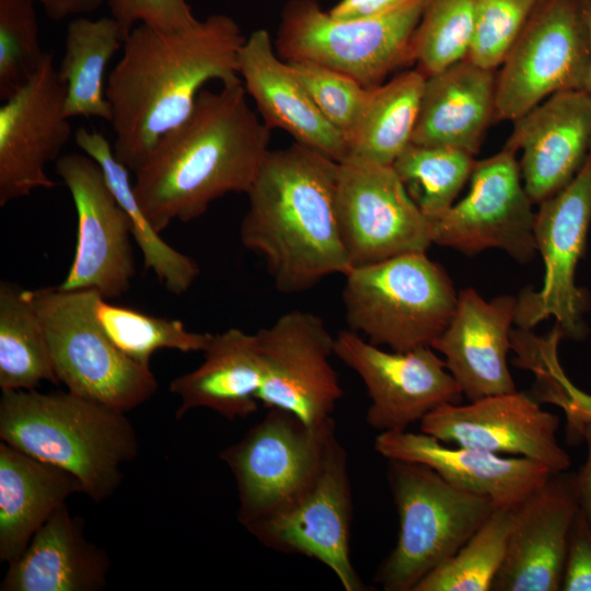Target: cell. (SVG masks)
I'll list each match as a JSON object with an SVG mask.
<instances>
[{"label": "cell", "instance_id": "obj_1", "mask_svg": "<svg viewBox=\"0 0 591 591\" xmlns=\"http://www.w3.org/2000/svg\"><path fill=\"white\" fill-rule=\"evenodd\" d=\"M244 40L236 22L224 14L175 32L137 25L105 86L116 159L135 172L159 140L189 116L205 83L241 80L237 57Z\"/></svg>", "mask_w": 591, "mask_h": 591}, {"label": "cell", "instance_id": "obj_2", "mask_svg": "<svg viewBox=\"0 0 591 591\" xmlns=\"http://www.w3.org/2000/svg\"><path fill=\"white\" fill-rule=\"evenodd\" d=\"M270 129L250 107L242 80L202 89L189 116L134 172L137 200L158 232L202 216L215 200L252 187Z\"/></svg>", "mask_w": 591, "mask_h": 591}, {"label": "cell", "instance_id": "obj_3", "mask_svg": "<svg viewBox=\"0 0 591 591\" xmlns=\"http://www.w3.org/2000/svg\"><path fill=\"white\" fill-rule=\"evenodd\" d=\"M338 165L294 142L268 152L246 194L242 244L263 257L281 293L309 290L350 269L337 218Z\"/></svg>", "mask_w": 591, "mask_h": 591}, {"label": "cell", "instance_id": "obj_4", "mask_svg": "<svg viewBox=\"0 0 591 591\" xmlns=\"http://www.w3.org/2000/svg\"><path fill=\"white\" fill-rule=\"evenodd\" d=\"M69 391L2 392L0 440L74 475L92 501L109 498L139 453L125 415Z\"/></svg>", "mask_w": 591, "mask_h": 591}, {"label": "cell", "instance_id": "obj_5", "mask_svg": "<svg viewBox=\"0 0 591 591\" xmlns=\"http://www.w3.org/2000/svg\"><path fill=\"white\" fill-rule=\"evenodd\" d=\"M344 277L348 329L392 351L431 346L455 311L453 283L426 252L352 267Z\"/></svg>", "mask_w": 591, "mask_h": 591}, {"label": "cell", "instance_id": "obj_6", "mask_svg": "<svg viewBox=\"0 0 591 591\" xmlns=\"http://www.w3.org/2000/svg\"><path fill=\"white\" fill-rule=\"evenodd\" d=\"M387 480L399 520L396 544L378 569L385 591H413L488 520L494 501L459 488L427 465L389 460Z\"/></svg>", "mask_w": 591, "mask_h": 591}, {"label": "cell", "instance_id": "obj_7", "mask_svg": "<svg viewBox=\"0 0 591 591\" xmlns=\"http://www.w3.org/2000/svg\"><path fill=\"white\" fill-rule=\"evenodd\" d=\"M428 0H405L364 19L337 20L317 0L286 3L276 38L285 61H312L341 72L367 89L414 63L413 37Z\"/></svg>", "mask_w": 591, "mask_h": 591}, {"label": "cell", "instance_id": "obj_8", "mask_svg": "<svg viewBox=\"0 0 591 591\" xmlns=\"http://www.w3.org/2000/svg\"><path fill=\"white\" fill-rule=\"evenodd\" d=\"M43 323L56 375L67 391L127 413L149 401L158 381L121 352L101 327L92 289L28 290Z\"/></svg>", "mask_w": 591, "mask_h": 591}, {"label": "cell", "instance_id": "obj_9", "mask_svg": "<svg viewBox=\"0 0 591 591\" xmlns=\"http://www.w3.org/2000/svg\"><path fill=\"white\" fill-rule=\"evenodd\" d=\"M334 431V420L312 428L291 413L270 408L220 453L235 479L237 520L245 529L278 513L304 491Z\"/></svg>", "mask_w": 591, "mask_h": 591}, {"label": "cell", "instance_id": "obj_10", "mask_svg": "<svg viewBox=\"0 0 591 591\" xmlns=\"http://www.w3.org/2000/svg\"><path fill=\"white\" fill-rule=\"evenodd\" d=\"M587 62L580 0H540L496 74V118L514 121L558 92L583 90Z\"/></svg>", "mask_w": 591, "mask_h": 591}, {"label": "cell", "instance_id": "obj_11", "mask_svg": "<svg viewBox=\"0 0 591 591\" xmlns=\"http://www.w3.org/2000/svg\"><path fill=\"white\" fill-rule=\"evenodd\" d=\"M538 205L534 233L545 265L544 281L541 290L526 289L517 298L514 324L531 329L554 317L564 337L580 339L587 332L583 314L589 297L575 278L591 223V150L573 179Z\"/></svg>", "mask_w": 591, "mask_h": 591}, {"label": "cell", "instance_id": "obj_12", "mask_svg": "<svg viewBox=\"0 0 591 591\" xmlns=\"http://www.w3.org/2000/svg\"><path fill=\"white\" fill-rule=\"evenodd\" d=\"M337 218L350 268L432 244L431 223L393 165L348 155L339 162Z\"/></svg>", "mask_w": 591, "mask_h": 591}, {"label": "cell", "instance_id": "obj_13", "mask_svg": "<svg viewBox=\"0 0 591 591\" xmlns=\"http://www.w3.org/2000/svg\"><path fill=\"white\" fill-rule=\"evenodd\" d=\"M263 367L257 399L312 428L333 420L344 392L331 363L335 337L318 315L291 310L255 333Z\"/></svg>", "mask_w": 591, "mask_h": 591}, {"label": "cell", "instance_id": "obj_14", "mask_svg": "<svg viewBox=\"0 0 591 591\" xmlns=\"http://www.w3.org/2000/svg\"><path fill=\"white\" fill-rule=\"evenodd\" d=\"M351 517L348 456L334 431L304 491L246 530L269 548L315 558L336 575L346 591H361L366 588L350 559Z\"/></svg>", "mask_w": 591, "mask_h": 591}, {"label": "cell", "instance_id": "obj_15", "mask_svg": "<svg viewBox=\"0 0 591 591\" xmlns=\"http://www.w3.org/2000/svg\"><path fill=\"white\" fill-rule=\"evenodd\" d=\"M467 195L430 220L433 244L475 255L500 248L518 262L535 253V213L523 186L515 152L503 148L475 161Z\"/></svg>", "mask_w": 591, "mask_h": 591}, {"label": "cell", "instance_id": "obj_16", "mask_svg": "<svg viewBox=\"0 0 591 591\" xmlns=\"http://www.w3.org/2000/svg\"><path fill=\"white\" fill-rule=\"evenodd\" d=\"M336 356L362 380L367 424L379 432L404 431L437 407L460 404L462 389L431 346L386 351L350 329L335 336Z\"/></svg>", "mask_w": 591, "mask_h": 591}, {"label": "cell", "instance_id": "obj_17", "mask_svg": "<svg viewBox=\"0 0 591 591\" xmlns=\"http://www.w3.org/2000/svg\"><path fill=\"white\" fill-rule=\"evenodd\" d=\"M68 187L78 218V237L63 290L92 289L106 300L121 297L135 276L131 225L99 163L69 153L55 163Z\"/></svg>", "mask_w": 591, "mask_h": 591}, {"label": "cell", "instance_id": "obj_18", "mask_svg": "<svg viewBox=\"0 0 591 591\" xmlns=\"http://www.w3.org/2000/svg\"><path fill=\"white\" fill-rule=\"evenodd\" d=\"M66 88L46 53L37 72L0 107V206L56 183L46 174L71 137Z\"/></svg>", "mask_w": 591, "mask_h": 591}, {"label": "cell", "instance_id": "obj_19", "mask_svg": "<svg viewBox=\"0 0 591 591\" xmlns=\"http://www.w3.org/2000/svg\"><path fill=\"white\" fill-rule=\"evenodd\" d=\"M558 425L556 415L515 391L441 405L422 418L420 431L443 443L529 457L557 474L571 465L556 438Z\"/></svg>", "mask_w": 591, "mask_h": 591}, {"label": "cell", "instance_id": "obj_20", "mask_svg": "<svg viewBox=\"0 0 591 591\" xmlns=\"http://www.w3.org/2000/svg\"><path fill=\"white\" fill-rule=\"evenodd\" d=\"M578 510L576 473L552 474L529 495L515 509L491 590H561L569 532Z\"/></svg>", "mask_w": 591, "mask_h": 591}, {"label": "cell", "instance_id": "obj_21", "mask_svg": "<svg viewBox=\"0 0 591 591\" xmlns=\"http://www.w3.org/2000/svg\"><path fill=\"white\" fill-rule=\"evenodd\" d=\"M505 148L521 151L523 186L533 204L554 196L577 175L591 150V95L558 92L515 119Z\"/></svg>", "mask_w": 591, "mask_h": 591}, {"label": "cell", "instance_id": "obj_22", "mask_svg": "<svg viewBox=\"0 0 591 591\" xmlns=\"http://www.w3.org/2000/svg\"><path fill=\"white\" fill-rule=\"evenodd\" d=\"M515 308V297L488 302L464 289L450 323L431 344L470 401L517 391L507 363Z\"/></svg>", "mask_w": 591, "mask_h": 591}, {"label": "cell", "instance_id": "obj_23", "mask_svg": "<svg viewBox=\"0 0 591 591\" xmlns=\"http://www.w3.org/2000/svg\"><path fill=\"white\" fill-rule=\"evenodd\" d=\"M374 450L387 460L421 463L450 484L490 498L497 508H515L553 474L524 456H501L470 447H448L424 432H380Z\"/></svg>", "mask_w": 591, "mask_h": 591}, {"label": "cell", "instance_id": "obj_24", "mask_svg": "<svg viewBox=\"0 0 591 591\" xmlns=\"http://www.w3.org/2000/svg\"><path fill=\"white\" fill-rule=\"evenodd\" d=\"M239 76L262 121L287 131L297 143L340 162L348 155L345 136L318 111L291 67L277 54L265 30L254 31L239 51Z\"/></svg>", "mask_w": 591, "mask_h": 591}, {"label": "cell", "instance_id": "obj_25", "mask_svg": "<svg viewBox=\"0 0 591 591\" xmlns=\"http://www.w3.org/2000/svg\"><path fill=\"white\" fill-rule=\"evenodd\" d=\"M8 565L1 591H99L107 583L111 560L65 503Z\"/></svg>", "mask_w": 591, "mask_h": 591}, {"label": "cell", "instance_id": "obj_26", "mask_svg": "<svg viewBox=\"0 0 591 591\" xmlns=\"http://www.w3.org/2000/svg\"><path fill=\"white\" fill-rule=\"evenodd\" d=\"M496 118V73L467 59L426 77L412 142L475 155Z\"/></svg>", "mask_w": 591, "mask_h": 591}, {"label": "cell", "instance_id": "obj_27", "mask_svg": "<svg viewBox=\"0 0 591 591\" xmlns=\"http://www.w3.org/2000/svg\"><path fill=\"white\" fill-rule=\"evenodd\" d=\"M202 352L199 367L170 383V392L181 401L176 419L195 408L210 409L230 421L253 415L263 382L255 334L234 327L211 334Z\"/></svg>", "mask_w": 591, "mask_h": 591}, {"label": "cell", "instance_id": "obj_28", "mask_svg": "<svg viewBox=\"0 0 591 591\" xmlns=\"http://www.w3.org/2000/svg\"><path fill=\"white\" fill-rule=\"evenodd\" d=\"M83 493L71 473L0 442V561L10 564L34 534L63 506Z\"/></svg>", "mask_w": 591, "mask_h": 591}, {"label": "cell", "instance_id": "obj_29", "mask_svg": "<svg viewBox=\"0 0 591 591\" xmlns=\"http://www.w3.org/2000/svg\"><path fill=\"white\" fill-rule=\"evenodd\" d=\"M77 146L101 166L117 202L125 210L132 237L139 246L146 269L154 273L174 294L187 291L199 275V266L190 256L167 244L143 213L129 177V169L118 161L107 139L101 132L79 128Z\"/></svg>", "mask_w": 591, "mask_h": 591}, {"label": "cell", "instance_id": "obj_30", "mask_svg": "<svg viewBox=\"0 0 591 591\" xmlns=\"http://www.w3.org/2000/svg\"><path fill=\"white\" fill-rule=\"evenodd\" d=\"M124 37L111 18L79 16L66 31L65 51L58 74L66 88L67 118L97 117L111 123L112 107L105 95L107 63L124 46Z\"/></svg>", "mask_w": 591, "mask_h": 591}, {"label": "cell", "instance_id": "obj_31", "mask_svg": "<svg viewBox=\"0 0 591 591\" xmlns=\"http://www.w3.org/2000/svg\"><path fill=\"white\" fill-rule=\"evenodd\" d=\"M425 81L426 76L416 68L371 88L348 139V155L393 165L412 143Z\"/></svg>", "mask_w": 591, "mask_h": 591}, {"label": "cell", "instance_id": "obj_32", "mask_svg": "<svg viewBox=\"0 0 591 591\" xmlns=\"http://www.w3.org/2000/svg\"><path fill=\"white\" fill-rule=\"evenodd\" d=\"M58 385L43 323L28 289L0 282V389L34 390L42 382Z\"/></svg>", "mask_w": 591, "mask_h": 591}, {"label": "cell", "instance_id": "obj_33", "mask_svg": "<svg viewBox=\"0 0 591 591\" xmlns=\"http://www.w3.org/2000/svg\"><path fill=\"white\" fill-rule=\"evenodd\" d=\"M563 337L558 326L544 337L518 327L511 331V349L517 354L514 363L534 373L537 401L563 409L567 441L580 443L583 428L591 424V394L578 389L564 372L558 359Z\"/></svg>", "mask_w": 591, "mask_h": 591}, {"label": "cell", "instance_id": "obj_34", "mask_svg": "<svg viewBox=\"0 0 591 591\" xmlns=\"http://www.w3.org/2000/svg\"><path fill=\"white\" fill-rule=\"evenodd\" d=\"M515 509L496 508L478 531L413 591H490L506 556Z\"/></svg>", "mask_w": 591, "mask_h": 591}, {"label": "cell", "instance_id": "obj_35", "mask_svg": "<svg viewBox=\"0 0 591 591\" xmlns=\"http://www.w3.org/2000/svg\"><path fill=\"white\" fill-rule=\"evenodd\" d=\"M474 155L460 149L409 143L393 164L409 196L432 220L449 210L470 179Z\"/></svg>", "mask_w": 591, "mask_h": 591}, {"label": "cell", "instance_id": "obj_36", "mask_svg": "<svg viewBox=\"0 0 591 591\" xmlns=\"http://www.w3.org/2000/svg\"><path fill=\"white\" fill-rule=\"evenodd\" d=\"M108 301L100 297L95 304L101 327L121 352L143 367L150 368L152 355L161 349L204 351L211 337L210 333L188 331L179 320L149 315Z\"/></svg>", "mask_w": 591, "mask_h": 591}, {"label": "cell", "instance_id": "obj_37", "mask_svg": "<svg viewBox=\"0 0 591 591\" xmlns=\"http://www.w3.org/2000/svg\"><path fill=\"white\" fill-rule=\"evenodd\" d=\"M476 0H428L413 37V58L426 77L466 59Z\"/></svg>", "mask_w": 591, "mask_h": 591}, {"label": "cell", "instance_id": "obj_38", "mask_svg": "<svg viewBox=\"0 0 591 591\" xmlns=\"http://www.w3.org/2000/svg\"><path fill=\"white\" fill-rule=\"evenodd\" d=\"M46 51L32 0H0V100L22 89L39 69Z\"/></svg>", "mask_w": 591, "mask_h": 591}, {"label": "cell", "instance_id": "obj_39", "mask_svg": "<svg viewBox=\"0 0 591 591\" xmlns=\"http://www.w3.org/2000/svg\"><path fill=\"white\" fill-rule=\"evenodd\" d=\"M540 0H476L472 44L466 57L490 70L501 66Z\"/></svg>", "mask_w": 591, "mask_h": 591}, {"label": "cell", "instance_id": "obj_40", "mask_svg": "<svg viewBox=\"0 0 591 591\" xmlns=\"http://www.w3.org/2000/svg\"><path fill=\"white\" fill-rule=\"evenodd\" d=\"M288 63L318 111L345 136L348 144L370 89L341 72L312 61Z\"/></svg>", "mask_w": 591, "mask_h": 591}, {"label": "cell", "instance_id": "obj_41", "mask_svg": "<svg viewBox=\"0 0 591 591\" xmlns=\"http://www.w3.org/2000/svg\"><path fill=\"white\" fill-rule=\"evenodd\" d=\"M107 4L124 39L136 24L175 32L198 21L186 0H107Z\"/></svg>", "mask_w": 591, "mask_h": 591}, {"label": "cell", "instance_id": "obj_42", "mask_svg": "<svg viewBox=\"0 0 591 591\" xmlns=\"http://www.w3.org/2000/svg\"><path fill=\"white\" fill-rule=\"evenodd\" d=\"M561 590L591 591V523L580 507L569 532Z\"/></svg>", "mask_w": 591, "mask_h": 591}, {"label": "cell", "instance_id": "obj_43", "mask_svg": "<svg viewBox=\"0 0 591 591\" xmlns=\"http://www.w3.org/2000/svg\"><path fill=\"white\" fill-rule=\"evenodd\" d=\"M39 2L48 18L62 21L69 16L95 11L103 0H32Z\"/></svg>", "mask_w": 591, "mask_h": 591}, {"label": "cell", "instance_id": "obj_44", "mask_svg": "<svg viewBox=\"0 0 591 591\" xmlns=\"http://www.w3.org/2000/svg\"><path fill=\"white\" fill-rule=\"evenodd\" d=\"M582 440L587 444V459L576 473V490L579 507L591 523V424L583 428Z\"/></svg>", "mask_w": 591, "mask_h": 591}, {"label": "cell", "instance_id": "obj_45", "mask_svg": "<svg viewBox=\"0 0 591 591\" xmlns=\"http://www.w3.org/2000/svg\"><path fill=\"white\" fill-rule=\"evenodd\" d=\"M580 3L588 35V62L583 90L591 95V0H580Z\"/></svg>", "mask_w": 591, "mask_h": 591}, {"label": "cell", "instance_id": "obj_46", "mask_svg": "<svg viewBox=\"0 0 591 591\" xmlns=\"http://www.w3.org/2000/svg\"><path fill=\"white\" fill-rule=\"evenodd\" d=\"M369 8L374 11H386L405 0H362Z\"/></svg>", "mask_w": 591, "mask_h": 591}]
</instances>
